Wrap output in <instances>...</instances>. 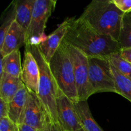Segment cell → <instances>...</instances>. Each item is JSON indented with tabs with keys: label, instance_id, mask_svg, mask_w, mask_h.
<instances>
[{
	"label": "cell",
	"instance_id": "obj_1",
	"mask_svg": "<svg viewBox=\"0 0 131 131\" xmlns=\"http://www.w3.org/2000/svg\"><path fill=\"white\" fill-rule=\"evenodd\" d=\"M63 42L88 57L109 58L112 54L120 53L122 49L118 41L99 33L80 17L74 19Z\"/></svg>",
	"mask_w": 131,
	"mask_h": 131
},
{
	"label": "cell",
	"instance_id": "obj_2",
	"mask_svg": "<svg viewBox=\"0 0 131 131\" xmlns=\"http://www.w3.org/2000/svg\"><path fill=\"white\" fill-rule=\"evenodd\" d=\"M124 15L112 0H93L79 17L99 33L118 42Z\"/></svg>",
	"mask_w": 131,
	"mask_h": 131
},
{
	"label": "cell",
	"instance_id": "obj_3",
	"mask_svg": "<svg viewBox=\"0 0 131 131\" xmlns=\"http://www.w3.org/2000/svg\"><path fill=\"white\" fill-rule=\"evenodd\" d=\"M34 57L35 58L40 70L38 95L43 104L52 123L60 124L56 108V97L58 87L55 81L49 67V64L42 55L38 46L27 44Z\"/></svg>",
	"mask_w": 131,
	"mask_h": 131
},
{
	"label": "cell",
	"instance_id": "obj_4",
	"mask_svg": "<svg viewBox=\"0 0 131 131\" xmlns=\"http://www.w3.org/2000/svg\"><path fill=\"white\" fill-rule=\"evenodd\" d=\"M49 64L59 89L74 103L79 102L74 69L65 43L62 42Z\"/></svg>",
	"mask_w": 131,
	"mask_h": 131
},
{
	"label": "cell",
	"instance_id": "obj_5",
	"mask_svg": "<svg viewBox=\"0 0 131 131\" xmlns=\"http://www.w3.org/2000/svg\"><path fill=\"white\" fill-rule=\"evenodd\" d=\"M90 96L97 93H116L115 78L110 59L88 57Z\"/></svg>",
	"mask_w": 131,
	"mask_h": 131
},
{
	"label": "cell",
	"instance_id": "obj_6",
	"mask_svg": "<svg viewBox=\"0 0 131 131\" xmlns=\"http://www.w3.org/2000/svg\"><path fill=\"white\" fill-rule=\"evenodd\" d=\"M56 3L55 0H35L31 20L26 36V45L38 46L44 40L43 35L46 24L55 10Z\"/></svg>",
	"mask_w": 131,
	"mask_h": 131
},
{
	"label": "cell",
	"instance_id": "obj_7",
	"mask_svg": "<svg viewBox=\"0 0 131 131\" xmlns=\"http://www.w3.org/2000/svg\"><path fill=\"white\" fill-rule=\"evenodd\" d=\"M65 45L74 69L78 101H88L90 97L89 93L88 57L78 49L66 43Z\"/></svg>",
	"mask_w": 131,
	"mask_h": 131
},
{
	"label": "cell",
	"instance_id": "obj_8",
	"mask_svg": "<svg viewBox=\"0 0 131 131\" xmlns=\"http://www.w3.org/2000/svg\"><path fill=\"white\" fill-rule=\"evenodd\" d=\"M49 122V116L37 94L29 92L23 124L40 131H44Z\"/></svg>",
	"mask_w": 131,
	"mask_h": 131
},
{
	"label": "cell",
	"instance_id": "obj_9",
	"mask_svg": "<svg viewBox=\"0 0 131 131\" xmlns=\"http://www.w3.org/2000/svg\"><path fill=\"white\" fill-rule=\"evenodd\" d=\"M56 108L59 123L67 131H77L82 127L72 101L60 89H58Z\"/></svg>",
	"mask_w": 131,
	"mask_h": 131
},
{
	"label": "cell",
	"instance_id": "obj_10",
	"mask_svg": "<svg viewBox=\"0 0 131 131\" xmlns=\"http://www.w3.org/2000/svg\"><path fill=\"white\" fill-rule=\"evenodd\" d=\"M75 17L67 18L59 24L58 28L51 34L46 37V39L38 45L42 55L48 63H49L52 56L62 43Z\"/></svg>",
	"mask_w": 131,
	"mask_h": 131
},
{
	"label": "cell",
	"instance_id": "obj_11",
	"mask_svg": "<svg viewBox=\"0 0 131 131\" xmlns=\"http://www.w3.org/2000/svg\"><path fill=\"white\" fill-rule=\"evenodd\" d=\"M40 70L38 63L32 52L25 46L21 79L29 92L38 94Z\"/></svg>",
	"mask_w": 131,
	"mask_h": 131
},
{
	"label": "cell",
	"instance_id": "obj_12",
	"mask_svg": "<svg viewBox=\"0 0 131 131\" xmlns=\"http://www.w3.org/2000/svg\"><path fill=\"white\" fill-rule=\"evenodd\" d=\"M26 35V32L15 20L0 46V56L5 57L23 46H25Z\"/></svg>",
	"mask_w": 131,
	"mask_h": 131
},
{
	"label": "cell",
	"instance_id": "obj_13",
	"mask_svg": "<svg viewBox=\"0 0 131 131\" xmlns=\"http://www.w3.org/2000/svg\"><path fill=\"white\" fill-rule=\"evenodd\" d=\"M29 97V92L24 84L9 103L8 117L14 124H23L24 112Z\"/></svg>",
	"mask_w": 131,
	"mask_h": 131
},
{
	"label": "cell",
	"instance_id": "obj_14",
	"mask_svg": "<svg viewBox=\"0 0 131 131\" xmlns=\"http://www.w3.org/2000/svg\"><path fill=\"white\" fill-rule=\"evenodd\" d=\"M23 84L21 78H15L4 73L0 78V98L9 104Z\"/></svg>",
	"mask_w": 131,
	"mask_h": 131
},
{
	"label": "cell",
	"instance_id": "obj_15",
	"mask_svg": "<svg viewBox=\"0 0 131 131\" xmlns=\"http://www.w3.org/2000/svg\"><path fill=\"white\" fill-rule=\"evenodd\" d=\"M74 107L82 127L86 131H104L93 118L88 101L74 103Z\"/></svg>",
	"mask_w": 131,
	"mask_h": 131
},
{
	"label": "cell",
	"instance_id": "obj_16",
	"mask_svg": "<svg viewBox=\"0 0 131 131\" xmlns=\"http://www.w3.org/2000/svg\"><path fill=\"white\" fill-rule=\"evenodd\" d=\"M35 0H16V19L15 21L26 32L30 24Z\"/></svg>",
	"mask_w": 131,
	"mask_h": 131
},
{
	"label": "cell",
	"instance_id": "obj_17",
	"mask_svg": "<svg viewBox=\"0 0 131 131\" xmlns=\"http://www.w3.org/2000/svg\"><path fill=\"white\" fill-rule=\"evenodd\" d=\"M0 63L3 65L5 73L15 78H21L23 65L19 49L14 51L4 58L1 56Z\"/></svg>",
	"mask_w": 131,
	"mask_h": 131
},
{
	"label": "cell",
	"instance_id": "obj_18",
	"mask_svg": "<svg viewBox=\"0 0 131 131\" xmlns=\"http://www.w3.org/2000/svg\"><path fill=\"white\" fill-rule=\"evenodd\" d=\"M115 81L116 93L125 97L131 102V79L125 76L111 65Z\"/></svg>",
	"mask_w": 131,
	"mask_h": 131
},
{
	"label": "cell",
	"instance_id": "obj_19",
	"mask_svg": "<svg viewBox=\"0 0 131 131\" xmlns=\"http://www.w3.org/2000/svg\"><path fill=\"white\" fill-rule=\"evenodd\" d=\"M6 11H5V15L2 16L1 26H0V46L3 42L4 39L8 31L12 24L16 19V3L15 1L12 2L9 5Z\"/></svg>",
	"mask_w": 131,
	"mask_h": 131
},
{
	"label": "cell",
	"instance_id": "obj_20",
	"mask_svg": "<svg viewBox=\"0 0 131 131\" xmlns=\"http://www.w3.org/2000/svg\"><path fill=\"white\" fill-rule=\"evenodd\" d=\"M118 42L122 49L131 47V13L124 15Z\"/></svg>",
	"mask_w": 131,
	"mask_h": 131
},
{
	"label": "cell",
	"instance_id": "obj_21",
	"mask_svg": "<svg viewBox=\"0 0 131 131\" xmlns=\"http://www.w3.org/2000/svg\"><path fill=\"white\" fill-rule=\"evenodd\" d=\"M109 59L113 67L120 73L131 79V64L124 60L120 53L112 54Z\"/></svg>",
	"mask_w": 131,
	"mask_h": 131
},
{
	"label": "cell",
	"instance_id": "obj_22",
	"mask_svg": "<svg viewBox=\"0 0 131 131\" xmlns=\"http://www.w3.org/2000/svg\"><path fill=\"white\" fill-rule=\"evenodd\" d=\"M18 125L14 124L9 117L0 119V131H17Z\"/></svg>",
	"mask_w": 131,
	"mask_h": 131
},
{
	"label": "cell",
	"instance_id": "obj_23",
	"mask_svg": "<svg viewBox=\"0 0 131 131\" xmlns=\"http://www.w3.org/2000/svg\"><path fill=\"white\" fill-rule=\"evenodd\" d=\"M115 6L124 14L131 12V0H112Z\"/></svg>",
	"mask_w": 131,
	"mask_h": 131
},
{
	"label": "cell",
	"instance_id": "obj_24",
	"mask_svg": "<svg viewBox=\"0 0 131 131\" xmlns=\"http://www.w3.org/2000/svg\"><path fill=\"white\" fill-rule=\"evenodd\" d=\"M9 104L0 98V119L8 117Z\"/></svg>",
	"mask_w": 131,
	"mask_h": 131
},
{
	"label": "cell",
	"instance_id": "obj_25",
	"mask_svg": "<svg viewBox=\"0 0 131 131\" xmlns=\"http://www.w3.org/2000/svg\"><path fill=\"white\" fill-rule=\"evenodd\" d=\"M120 54L124 60L131 64V47L122 49Z\"/></svg>",
	"mask_w": 131,
	"mask_h": 131
},
{
	"label": "cell",
	"instance_id": "obj_26",
	"mask_svg": "<svg viewBox=\"0 0 131 131\" xmlns=\"http://www.w3.org/2000/svg\"><path fill=\"white\" fill-rule=\"evenodd\" d=\"M44 131H67L62 127L60 124L49 122Z\"/></svg>",
	"mask_w": 131,
	"mask_h": 131
},
{
	"label": "cell",
	"instance_id": "obj_27",
	"mask_svg": "<svg viewBox=\"0 0 131 131\" xmlns=\"http://www.w3.org/2000/svg\"><path fill=\"white\" fill-rule=\"evenodd\" d=\"M18 129H19V131H40L24 124L18 125Z\"/></svg>",
	"mask_w": 131,
	"mask_h": 131
},
{
	"label": "cell",
	"instance_id": "obj_28",
	"mask_svg": "<svg viewBox=\"0 0 131 131\" xmlns=\"http://www.w3.org/2000/svg\"><path fill=\"white\" fill-rule=\"evenodd\" d=\"M77 131H86V130H84V129H83V128H81V129H79V130H77Z\"/></svg>",
	"mask_w": 131,
	"mask_h": 131
},
{
	"label": "cell",
	"instance_id": "obj_29",
	"mask_svg": "<svg viewBox=\"0 0 131 131\" xmlns=\"http://www.w3.org/2000/svg\"><path fill=\"white\" fill-rule=\"evenodd\" d=\"M17 131H19V129H18V130H17Z\"/></svg>",
	"mask_w": 131,
	"mask_h": 131
}]
</instances>
